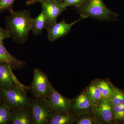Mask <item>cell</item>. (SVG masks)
Masks as SVG:
<instances>
[{
	"instance_id": "18",
	"label": "cell",
	"mask_w": 124,
	"mask_h": 124,
	"mask_svg": "<svg viewBox=\"0 0 124 124\" xmlns=\"http://www.w3.org/2000/svg\"><path fill=\"white\" fill-rule=\"evenodd\" d=\"M11 110L6 104L0 105V124H9L11 120Z\"/></svg>"
},
{
	"instance_id": "2",
	"label": "cell",
	"mask_w": 124,
	"mask_h": 124,
	"mask_svg": "<svg viewBox=\"0 0 124 124\" xmlns=\"http://www.w3.org/2000/svg\"><path fill=\"white\" fill-rule=\"evenodd\" d=\"M76 8L84 19L90 17L110 22L118 20L119 14L108 8L103 0H85Z\"/></svg>"
},
{
	"instance_id": "16",
	"label": "cell",
	"mask_w": 124,
	"mask_h": 124,
	"mask_svg": "<svg viewBox=\"0 0 124 124\" xmlns=\"http://www.w3.org/2000/svg\"><path fill=\"white\" fill-rule=\"evenodd\" d=\"M95 83L99 89L102 99L110 100L114 87L113 85L104 80L98 81Z\"/></svg>"
},
{
	"instance_id": "19",
	"label": "cell",
	"mask_w": 124,
	"mask_h": 124,
	"mask_svg": "<svg viewBox=\"0 0 124 124\" xmlns=\"http://www.w3.org/2000/svg\"><path fill=\"white\" fill-rule=\"evenodd\" d=\"M110 100L112 106L124 104V92L114 86Z\"/></svg>"
},
{
	"instance_id": "25",
	"label": "cell",
	"mask_w": 124,
	"mask_h": 124,
	"mask_svg": "<svg viewBox=\"0 0 124 124\" xmlns=\"http://www.w3.org/2000/svg\"><path fill=\"white\" fill-rule=\"evenodd\" d=\"M46 0H27L26 2V5L27 6H29L35 4L37 2H41Z\"/></svg>"
},
{
	"instance_id": "6",
	"label": "cell",
	"mask_w": 124,
	"mask_h": 124,
	"mask_svg": "<svg viewBox=\"0 0 124 124\" xmlns=\"http://www.w3.org/2000/svg\"><path fill=\"white\" fill-rule=\"evenodd\" d=\"M40 3L45 16V29L47 30L57 23L59 16L66 8L62 0H48Z\"/></svg>"
},
{
	"instance_id": "13",
	"label": "cell",
	"mask_w": 124,
	"mask_h": 124,
	"mask_svg": "<svg viewBox=\"0 0 124 124\" xmlns=\"http://www.w3.org/2000/svg\"><path fill=\"white\" fill-rule=\"evenodd\" d=\"M0 62L8 63L11 68L14 69L22 68L26 64L25 62L11 55L5 48L4 44H0Z\"/></svg>"
},
{
	"instance_id": "23",
	"label": "cell",
	"mask_w": 124,
	"mask_h": 124,
	"mask_svg": "<svg viewBox=\"0 0 124 124\" xmlns=\"http://www.w3.org/2000/svg\"><path fill=\"white\" fill-rule=\"evenodd\" d=\"M85 0H63L65 7L74 6L76 7L81 4Z\"/></svg>"
},
{
	"instance_id": "22",
	"label": "cell",
	"mask_w": 124,
	"mask_h": 124,
	"mask_svg": "<svg viewBox=\"0 0 124 124\" xmlns=\"http://www.w3.org/2000/svg\"><path fill=\"white\" fill-rule=\"evenodd\" d=\"M95 117L90 116H85L80 118L76 122V124H99Z\"/></svg>"
},
{
	"instance_id": "4",
	"label": "cell",
	"mask_w": 124,
	"mask_h": 124,
	"mask_svg": "<svg viewBox=\"0 0 124 124\" xmlns=\"http://www.w3.org/2000/svg\"><path fill=\"white\" fill-rule=\"evenodd\" d=\"M31 100L33 124H48L53 112L49 106L48 99L34 97Z\"/></svg>"
},
{
	"instance_id": "9",
	"label": "cell",
	"mask_w": 124,
	"mask_h": 124,
	"mask_svg": "<svg viewBox=\"0 0 124 124\" xmlns=\"http://www.w3.org/2000/svg\"><path fill=\"white\" fill-rule=\"evenodd\" d=\"M83 19L84 18L82 17H80L78 20L70 23H67L64 19L60 22L56 23L47 29V36L49 40L53 42L59 38L66 36L70 32L72 27L74 24Z\"/></svg>"
},
{
	"instance_id": "10",
	"label": "cell",
	"mask_w": 124,
	"mask_h": 124,
	"mask_svg": "<svg viewBox=\"0 0 124 124\" xmlns=\"http://www.w3.org/2000/svg\"><path fill=\"white\" fill-rule=\"evenodd\" d=\"M93 110L96 117L104 123H113V106L110 100L102 99L98 104L93 106Z\"/></svg>"
},
{
	"instance_id": "3",
	"label": "cell",
	"mask_w": 124,
	"mask_h": 124,
	"mask_svg": "<svg viewBox=\"0 0 124 124\" xmlns=\"http://www.w3.org/2000/svg\"><path fill=\"white\" fill-rule=\"evenodd\" d=\"M3 103L11 110L22 108H31V100L27 95L26 91L15 86L7 90H1Z\"/></svg>"
},
{
	"instance_id": "17",
	"label": "cell",
	"mask_w": 124,
	"mask_h": 124,
	"mask_svg": "<svg viewBox=\"0 0 124 124\" xmlns=\"http://www.w3.org/2000/svg\"><path fill=\"white\" fill-rule=\"evenodd\" d=\"M85 91L93 106L97 105L102 100L101 93L95 83L89 86Z\"/></svg>"
},
{
	"instance_id": "15",
	"label": "cell",
	"mask_w": 124,
	"mask_h": 124,
	"mask_svg": "<svg viewBox=\"0 0 124 124\" xmlns=\"http://www.w3.org/2000/svg\"><path fill=\"white\" fill-rule=\"evenodd\" d=\"M45 16L42 10L37 17L32 18L31 31L35 36H38L42 33L43 29H45Z\"/></svg>"
},
{
	"instance_id": "20",
	"label": "cell",
	"mask_w": 124,
	"mask_h": 124,
	"mask_svg": "<svg viewBox=\"0 0 124 124\" xmlns=\"http://www.w3.org/2000/svg\"><path fill=\"white\" fill-rule=\"evenodd\" d=\"M124 123V104L113 106V123Z\"/></svg>"
},
{
	"instance_id": "5",
	"label": "cell",
	"mask_w": 124,
	"mask_h": 124,
	"mask_svg": "<svg viewBox=\"0 0 124 124\" xmlns=\"http://www.w3.org/2000/svg\"><path fill=\"white\" fill-rule=\"evenodd\" d=\"M52 86L47 75L40 69L35 68L31 87L34 97L48 99Z\"/></svg>"
},
{
	"instance_id": "1",
	"label": "cell",
	"mask_w": 124,
	"mask_h": 124,
	"mask_svg": "<svg viewBox=\"0 0 124 124\" xmlns=\"http://www.w3.org/2000/svg\"><path fill=\"white\" fill-rule=\"evenodd\" d=\"M32 18L28 10L10 11L5 18L6 29L14 41L19 44L26 42L31 31Z\"/></svg>"
},
{
	"instance_id": "11",
	"label": "cell",
	"mask_w": 124,
	"mask_h": 124,
	"mask_svg": "<svg viewBox=\"0 0 124 124\" xmlns=\"http://www.w3.org/2000/svg\"><path fill=\"white\" fill-rule=\"evenodd\" d=\"M93 106L85 91L81 93L73 101H72L71 109H72L75 113H85L93 109Z\"/></svg>"
},
{
	"instance_id": "7",
	"label": "cell",
	"mask_w": 124,
	"mask_h": 124,
	"mask_svg": "<svg viewBox=\"0 0 124 124\" xmlns=\"http://www.w3.org/2000/svg\"><path fill=\"white\" fill-rule=\"evenodd\" d=\"M15 86L26 91L29 88L21 84L18 80L9 64L0 62V90H7Z\"/></svg>"
},
{
	"instance_id": "8",
	"label": "cell",
	"mask_w": 124,
	"mask_h": 124,
	"mask_svg": "<svg viewBox=\"0 0 124 124\" xmlns=\"http://www.w3.org/2000/svg\"><path fill=\"white\" fill-rule=\"evenodd\" d=\"M48 101L52 112L54 113L69 111L71 107V100L63 96L53 86Z\"/></svg>"
},
{
	"instance_id": "14",
	"label": "cell",
	"mask_w": 124,
	"mask_h": 124,
	"mask_svg": "<svg viewBox=\"0 0 124 124\" xmlns=\"http://www.w3.org/2000/svg\"><path fill=\"white\" fill-rule=\"evenodd\" d=\"M69 111L54 113L53 112L49 124H70L74 122V117Z\"/></svg>"
},
{
	"instance_id": "24",
	"label": "cell",
	"mask_w": 124,
	"mask_h": 124,
	"mask_svg": "<svg viewBox=\"0 0 124 124\" xmlns=\"http://www.w3.org/2000/svg\"><path fill=\"white\" fill-rule=\"evenodd\" d=\"M9 38H10V35L8 31L0 27V44H3L4 41Z\"/></svg>"
},
{
	"instance_id": "12",
	"label": "cell",
	"mask_w": 124,
	"mask_h": 124,
	"mask_svg": "<svg viewBox=\"0 0 124 124\" xmlns=\"http://www.w3.org/2000/svg\"><path fill=\"white\" fill-rule=\"evenodd\" d=\"M11 124H33L31 108H22L11 110Z\"/></svg>"
},
{
	"instance_id": "21",
	"label": "cell",
	"mask_w": 124,
	"mask_h": 124,
	"mask_svg": "<svg viewBox=\"0 0 124 124\" xmlns=\"http://www.w3.org/2000/svg\"><path fill=\"white\" fill-rule=\"evenodd\" d=\"M15 0H0V13L13 10V7Z\"/></svg>"
}]
</instances>
